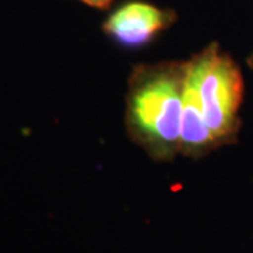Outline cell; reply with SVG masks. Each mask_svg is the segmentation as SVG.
Masks as SVG:
<instances>
[{"label":"cell","mask_w":253,"mask_h":253,"mask_svg":"<svg viewBox=\"0 0 253 253\" xmlns=\"http://www.w3.org/2000/svg\"><path fill=\"white\" fill-rule=\"evenodd\" d=\"M248 63H249V65H251V66L253 68V56H251V58L248 59Z\"/></svg>","instance_id":"obj_6"},{"label":"cell","mask_w":253,"mask_h":253,"mask_svg":"<svg viewBox=\"0 0 253 253\" xmlns=\"http://www.w3.org/2000/svg\"><path fill=\"white\" fill-rule=\"evenodd\" d=\"M187 65V61L144 63L128 79L126 132L158 162H172L180 154Z\"/></svg>","instance_id":"obj_1"},{"label":"cell","mask_w":253,"mask_h":253,"mask_svg":"<svg viewBox=\"0 0 253 253\" xmlns=\"http://www.w3.org/2000/svg\"><path fill=\"white\" fill-rule=\"evenodd\" d=\"M189 75L197 87L208 128L219 145L235 142L244 97V79L235 61L217 42L206 46L189 61Z\"/></svg>","instance_id":"obj_2"},{"label":"cell","mask_w":253,"mask_h":253,"mask_svg":"<svg viewBox=\"0 0 253 253\" xmlns=\"http://www.w3.org/2000/svg\"><path fill=\"white\" fill-rule=\"evenodd\" d=\"M219 146L221 145L211 132V129L208 128L206 118L203 116L197 87L193 78L189 75V65H187V76H186L184 99H183L180 154L187 158L200 159Z\"/></svg>","instance_id":"obj_4"},{"label":"cell","mask_w":253,"mask_h":253,"mask_svg":"<svg viewBox=\"0 0 253 253\" xmlns=\"http://www.w3.org/2000/svg\"><path fill=\"white\" fill-rule=\"evenodd\" d=\"M176 21L173 10L161 9L142 0L118 6L103 23V31L123 48L139 49L151 44Z\"/></svg>","instance_id":"obj_3"},{"label":"cell","mask_w":253,"mask_h":253,"mask_svg":"<svg viewBox=\"0 0 253 253\" xmlns=\"http://www.w3.org/2000/svg\"><path fill=\"white\" fill-rule=\"evenodd\" d=\"M79 1L90 6V7H94V9H107L110 7L113 0H79Z\"/></svg>","instance_id":"obj_5"}]
</instances>
